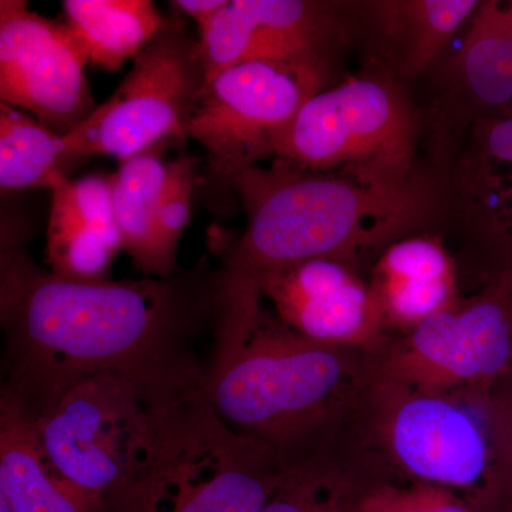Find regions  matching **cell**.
Listing matches in <instances>:
<instances>
[{
	"instance_id": "obj_1",
	"label": "cell",
	"mask_w": 512,
	"mask_h": 512,
	"mask_svg": "<svg viewBox=\"0 0 512 512\" xmlns=\"http://www.w3.org/2000/svg\"><path fill=\"white\" fill-rule=\"evenodd\" d=\"M28 227L2 214V394L33 416L70 383L116 375L164 394L205 383L218 316V268L210 258L170 278L82 282L40 268Z\"/></svg>"
},
{
	"instance_id": "obj_2",
	"label": "cell",
	"mask_w": 512,
	"mask_h": 512,
	"mask_svg": "<svg viewBox=\"0 0 512 512\" xmlns=\"http://www.w3.org/2000/svg\"><path fill=\"white\" fill-rule=\"evenodd\" d=\"M218 316L204 394L225 424L291 468L335 443L375 353L323 345L262 305L258 286L218 269Z\"/></svg>"
},
{
	"instance_id": "obj_3",
	"label": "cell",
	"mask_w": 512,
	"mask_h": 512,
	"mask_svg": "<svg viewBox=\"0 0 512 512\" xmlns=\"http://www.w3.org/2000/svg\"><path fill=\"white\" fill-rule=\"evenodd\" d=\"M235 192L247 229L238 238L220 232L212 249L225 274L256 286L286 266L322 258L353 262L366 249L392 245L419 225L430 204L417 178L400 188L375 187L278 158L245 171Z\"/></svg>"
},
{
	"instance_id": "obj_4",
	"label": "cell",
	"mask_w": 512,
	"mask_h": 512,
	"mask_svg": "<svg viewBox=\"0 0 512 512\" xmlns=\"http://www.w3.org/2000/svg\"><path fill=\"white\" fill-rule=\"evenodd\" d=\"M490 392L417 389L376 362L330 450L370 480L437 485L476 507L494 467Z\"/></svg>"
},
{
	"instance_id": "obj_5",
	"label": "cell",
	"mask_w": 512,
	"mask_h": 512,
	"mask_svg": "<svg viewBox=\"0 0 512 512\" xmlns=\"http://www.w3.org/2000/svg\"><path fill=\"white\" fill-rule=\"evenodd\" d=\"M288 467L229 429L204 394L167 400L128 512H261Z\"/></svg>"
},
{
	"instance_id": "obj_6",
	"label": "cell",
	"mask_w": 512,
	"mask_h": 512,
	"mask_svg": "<svg viewBox=\"0 0 512 512\" xmlns=\"http://www.w3.org/2000/svg\"><path fill=\"white\" fill-rule=\"evenodd\" d=\"M178 396L183 394L158 393L126 377L93 375L70 383L29 416L47 457L69 483L103 512H128L161 407Z\"/></svg>"
},
{
	"instance_id": "obj_7",
	"label": "cell",
	"mask_w": 512,
	"mask_h": 512,
	"mask_svg": "<svg viewBox=\"0 0 512 512\" xmlns=\"http://www.w3.org/2000/svg\"><path fill=\"white\" fill-rule=\"evenodd\" d=\"M416 136L413 109L392 77L362 74L306 101L276 140L274 158L400 188L417 178Z\"/></svg>"
},
{
	"instance_id": "obj_8",
	"label": "cell",
	"mask_w": 512,
	"mask_h": 512,
	"mask_svg": "<svg viewBox=\"0 0 512 512\" xmlns=\"http://www.w3.org/2000/svg\"><path fill=\"white\" fill-rule=\"evenodd\" d=\"M323 80L322 67L278 60L241 63L208 80L185 137L207 151L201 197L212 212L232 211L239 177L274 158L276 140Z\"/></svg>"
},
{
	"instance_id": "obj_9",
	"label": "cell",
	"mask_w": 512,
	"mask_h": 512,
	"mask_svg": "<svg viewBox=\"0 0 512 512\" xmlns=\"http://www.w3.org/2000/svg\"><path fill=\"white\" fill-rule=\"evenodd\" d=\"M207 84L200 40L177 15L133 60L116 92L64 134L76 160L123 161L164 140L185 141V127Z\"/></svg>"
},
{
	"instance_id": "obj_10",
	"label": "cell",
	"mask_w": 512,
	"mask_h": 512,
	"mask_svg": "<svg viewBox=\"0 0 512 512\" xmlns=\"http://www.w3.org/2000/svg\"><path fill=\"white\" fill-rule=\"evenodd\" d=\"M384 375L430 392H490L512 367V264L376 355Z\"/></svg>"
},
{
	"instance_id": "obj_11",
	"label": "cell",
	"mask_w": 512,
	"mask_h": 512,
	"mask_svg": "<svg viewBox=\"0 0 512 512\" xmlns=\"http://www.w3.org/2000/svg\"><path fill=\"white\" fill-rule=\"evenodd\" d=\"M82 49L25 0L0 2V100L64 136L96 110Z\"/></svg>"
},
{
	"instance_id": "obj_12",
	"label": "cell",
	"mask_w": 512,
	"mask_h": 512,
	"mask_svg": "<svg viewBox=\"0 0 512 512\" xmlns=\"http://www.w3.org/2000/svg\"><path fill=\"white\" fill-rule=\"evenodd\" d=\"M258 286L285 325L315 342L377 355L392 339L352 262L311 259L271 272Z\"/></svg>"
},
{
	"instance_id": "obj_13",
	"label": "cell",
	"mask_w": 512,
	"mask_h": 512,
	"mask_svg": "<svg viewBox=\"0 0 512 512\" xmlns=\"http://www.w3.org/2000/svg\"><path fill=\"white\" fill-rule=\"evenodd\" d=\"M369 285L392 338L410 332L461 298L454 259L436 237L393 242L376 262Z\"/></svg>"
},
{
	"instance_id": "obj_14",
	"label": "cell",
	"mask_w": 512,
	"mask_h": 512,
	"mask_svg": "<svg viewBox=\"0 0 512 512\" xmlns=\"http://www.w3.org/2000/svg\"><path fill=\"white\" fill-rule=\"evenodd\" d=\"M0 497L13 512H103L47 457L35 420L0 397Z\"/></svg>"
},
{
	"instance_id": "obj_15",
	"label": "cell",
	"mask_w": 512,
	"mask_h": 512,
	"mask_svg": "<svg viewBox=\"0 0 512 512\" xmlns=\"http://www.w3.org/2000/svg\"><path fill=\"white\" fill-rule=\"evenodd\" d=\"M171 143L164 140L136 156L120 161L113 180V207L121 235L123 251L131 264L146 278H170L180 269L165 255L158 232L157 212L167 177L165 151Z\"/></svg>"
},
{
	"instance_id": "obj_16",
	"label": "cell",
	"mask_w": 512,
	"mask_h": 512,
	"mask_svg": "<svg viewBox=\"0 0 512 512\" xmlns=\"http://www.w3.org/2000/svg\"><path fill=\"white\" fill-rule=\"evenodd\" d=\"M64 25L87 63L117 72L167 25L151 0H64Z\"/></svg>"
},
{
	"instance_id": "obj_17",
	"label": "cell",
	"mask_w": 512,
	"mask_h": 512,
	"mask_svg": "<svg viewBox=\"0 0 512 512\" xmlns=\"http://www.w3.org/2000/svg\"><path fill=\"white\" fill-rule=\"evenodd\" d=\"M372 6L394 72L416 77L437 59L448 39L477 12L480 2L403 0Z\"/></svg>"
},
{
	"instance_id": "obj_18",
	"label": "cell",
	"mask_w": 512,
	"mask_h": 512,
	"mask_svg": "<svg viewBox=\"0 0 512 512\" xmlns=\"http://www.w3.org/2000/svg\"><path fill=\"white\" fill-rule=\"evenodd\" d=\"M79 163L66 137L0 103V188L5 192L56 190Z\"/></svg>"
},
{
	"instance_id": "obj_19",
	"label": "cell",
	"mask_w": 512,
	"mask_h": 512,
	"mask_svg": "<svg viewBox=\"0 0 512 512\" xmlns=\"http://www.w3.org/2000/svg\"><path fill=\"white\" fill-rule=\"evenodd\" d=\"M247 6L265 60L325 69L326 55L340 32L335 6L309 0H247Z\"/></svg>"
},
{
	"instance_id": "obj_20",
	"label": "cell",
	"mask_w": 512,
	"mask_h": 512,
	"mask_svg": "<svg viewBox=\"0 0 512 512\" xmlns=\"http://www.w3.org/2000/svg\"><path fill=\"white\" fill-rule=\"evenodd\" d=\"M67 181L52 191L47 268L52 274L72 281H107L114 259L123 251L120 232L100 227L80 214Z\"/></svg>"
},
{
	"instance_id": "obj_21",
	"label": "cell",
	"mask_w": 512,
	"mask_h": 512,
	"mask_svg": "<svg viewBox=\"0 0 512 512\" xmlns=\"http://www.w3.org/2000/svg\"><path fill=\"white\" fill-rule=\"evenodd\" d=\"M468 92L488 107L512 100V2L480 3L457 59Z\"/></svg>"
},
{
	"instance_id": "obj_22",
	"label": "cell",
	"mask_w": 512,
	"mask_h": 512,
	"mask_svg": "<svg viewBox=\"0 0 512 512\" xmlns=\"http://www.w3.org/2000/svg\"><path fill=\"white\" fill-rule=\"evenodd\" d=\"M365 481L330 454L288 468L261 512H348Z\"/></svg>"
},
{
	"instance_id": "obj_23",
	"label": "cell",
	"mask_w": 512,
	"mask_h": 512,
	"mask_svg": "<svg viewBox=\"0 0 512 512\" xmlns=\"http://www.w3.org/2000/svg\"><path fill=\"white\" fill-rule=\"evenodd\" d=\"M200 49L207 82L224 70L258 60L254 20L245 0H228L200 28Z\"/></svg>"
},
{
	"instance_id": "obj_24",
	"label": "cell",
	"mask_w": 512,
	"mask_h": 512,
	"mask_svg": "<svg viewBox=\"0 0 512 512\" xmlns=\"http://www.w3.org/2000/svg\"><path fill=\"white\" fill-rule=\"evenodd\" d=\"M348 512H478L463 495L421 483L370 481L356 491Z\"/></svg>"
},
{
	"instance_id": "obj_25",
	"label": "cell",
	"mask_w": 512,
	"mask_h": 512,
	"mask_svg": "<svg viewBox=\"0 0 512 512\" xmlns=\"http://www.w3.org/2000/svg\"><path fill=\"white\" fill-rule=\"evenodd\" d=\"M494 467L478 512H512V367L490 392Z\"/></svg>"
},
{
	"instance_id": "obj_26",
	"label": "cell",
	"mask_w": 512,
	"mask_h": 512,
	"mask_svg": "<svg viewBox=\"0 0 512 512\" xmlns=\"http://www.w3.org/2000/svg\"><path fill=\"white\" fill-rule=\"evenodd\" d=\"M197 170V158L188 154H181L168 163L167 177L158 204L157 222L161 244L165 255L175 266H178V247L190 221L192 198L200 181Z\"/></svg>"
},
{
	"instance_id": "obj_27",
	"label": "cell",
	"mask_w": 512,
	"mask_h": 512,
	"mask_svg": "<svg viewBox=\"0 0 512 512\" xmlns=\"http://www.w3.org/2000/svg\"><path fill=\"white\" fill-rule=\"evenodd\" d=\"M227 2L228 0H175L170 5L175 10H180L184 15L190 16L192 20H195L198 29H200L202 26L207 25L227 5Z\"/></svg>"
},
{
	"instance_id": "obj_28",
	"label": "cell",
	"mask_w": 512,
	"mask_h": 512,
	"mask_svg": "<svg viewBox=\"0 0 512 512\" xmlns=\"http://www.w3.org/2000/svg\"><path fill=\"white\" fill-rule=\"evenodd\" d=\"M0 512H13L5 498L0 497Z\"/></svg>"
}]
</instances>
